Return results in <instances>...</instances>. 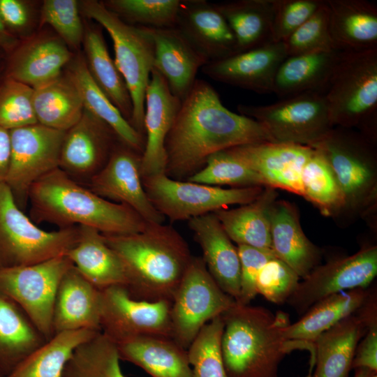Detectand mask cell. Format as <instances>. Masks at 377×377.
<instances>
[{
	"instance_id": "1",
	"label": "cell",
	"mask_w": 377,
	"mask_h": 377,
	"mask_svg": "<svg viewBox=\"0 0 377 377\" xmlns=\"http://www.w3.org/2000/svg\"><path fill=\"white\" fill-rule=\"evenodd\" d=\"M265 141L273 142L259 122L229 110L209 83L197 79L166 137L165 174L186 181L212 154Z\"/></svg>"
},
{
	"instance_id": "2",
	"label": "cell",
	"mask_w": 377,
	"mask_h": 377,
	"mask_svg": "<svg viewBox=\"0 0 377 377\" xmlns=\"http://www.w3.org/2000/svg\"><path fill=\"white\" fill-rule=\"evenodd\" d=\"M102 235L123 265L126 288L133 298L172 301L193 258L188 244L175 228L147 223L139 232Z\"/></svg>"
},
{
	"instance_id": "3",
	"label": "cell",
	"mask_w": 377,
	"mask_h": 377,
	"mask_svg": "<svg viewBox=\"0 0 377 377\" xmlns=\"http://www.w3.org/2000/svg\"><path fill=\"white\" fill-rule=\"evenodd\" d=\"M28 202L34 223L60 228L84 226L104 235H127L142 231L147 224L132 208L99 196L59 168L32 186Z\"/></svg>"
},
{
	"instance_id": "4",
	"label": "cell",
	"mask_w": 377,
	"mask_h": 377,
	"mask_svg": "<svg viewBox=\"0 0 377 377\" xmlns=\"http://www.w3.org/2000/svg\"><path fill=\"white\" fill-rule=\"evenodd\" d=\"M221 348L228 377H278L285 355L296 348L283 335L288 316L235 303L221 315Z\"/></svg>"
},
{
	"instance_id": "5",
	"label": "cell",
	"mask_w": 377,
	"mask_h": 377,
	"mask_svg": "<svg viewBox=\"0 0 377 377\" xmlns=\"http://www.w3.org/2000/svg\"><path fill=\"white\" fill-rule=\"evenodd\" d=\"M312 148L323 156L337 181L343 213H369L377 198L376 143L352 128L334 126Z\"/></svg>"
},
{
	"instance_id": "6",
	"label": "cell",
	"mask_w": 377,
	"mask_h": 377,
	"mask_svg": "<svg viewBox=\"0 0 377 377\" xmlns=\"http://www.w3.org/2000/svg\"><path fill=\"white\" fill-rule=\"evenodd\" d=\"M80 8L88 18L104 28L112 38L114 63L128 89L133 105L130 124L145 136V92L154 66L153 40L144 27L129 24L103 2L82 1Z\"/></svg>"
},
{
	"instance_id": "7",
	"label": "cell",
	"mask_w": 377,
	"mask_h": 377,
	"mask_svg": "<svg viewBox=\"0 0 377 377\" xmlns=\"http://www.w3.org/2000/svg\"><path fill=\"white\" fill-rule=\"evenodd\" d=\"M79 236V226L46 231L16 203L0 184V269L31 265L66 255Z\"/></svg>"
},
{
	"instance_id": "8",
	"label": "cell",
	"mask_w": 377,
	"mask_h": 377,
	"mask_svg": "<svg viewBox=\"0 0 377 377\" xmlns=\"http://www.w3.org/2000/svg\"><path fill=\"white\" fill-rule=\"evenodd\" d=\"M325 93L306 91L267 105L239 104L237 110L259 122L273 142L312 147L334 127Z\"/></svg>"
},
{
	"instance_id": "9",
	"label": "cell",
	"mask_w": 377,
	"mask_h": 377,
	"mask_svg": "<svg viewBox=\"0 0 377 377\" xmlns=\"http://www.w3.org/2000/svg\"><path fill=\"white\" fill-rule=\"evenodd\" d=\"M334 126L358 127L377 112V48L342 51L325 93Z\"/></svg>"
},
{
	"instance_id": "10",
	"label": "cell",
	"mask_w": 377,
	"mask_h": 377,
	"mask_svg": "<svg viewBox=\"0 0 377 377\" xmlns=\"http://www.w3.org/2000/svg\"><path fill=\"white\" fill-rule=\"evenodd\" d=\"M145 192L156 210L171 221L191 219L227 209L232 205H245L256 200L265 187L223 188L179 181L159 173L142 177Z\"/></svg>"
},
{
	"instance_id": "11",
	"label": "cell",
	"mask_w": 377,
	"mask_h": 377,
	"mask_svg": "<svg viewBox=\"0 0 377 377\" xmlns=\"http://www.w3.org/2000/svg\"><path fill=\"white\" fill-rule=\"evenodd\" d=\"M235 303L212 277L202 257L193 256L171 301V339L188 349L207 323Z\"/></svg>"
},
{
	"instance_id": "12",
	"label": "cell",
	"mask_w": 377,
	"mask_h": 377,
	"mask_svg": "<svg viewBox=\"0 0 377 377\" xmlns=\"http://www.w3.org/2000/svg\"><path fill=\"white\" fill-rule=\"evenodd\" d=\"M72 265L64 255L31 265L0 269V293L20 307L46 340L54 335L56 294Z\"/></svg>"
},
{
	"instance_id": "13",
	"label": "cell",
	"mask_w": 377,
	"mask_h": 377,
	"mask_svg": "<svg viewBox=\"0 0 377 377\" xmlns=\"http://www.w3.org/2000/svg\"><path fill=\"white\" fill-rule=\"evenodd\" d=\"M10 158L5 184L24 210L32 186L59 168L66 131L38 123L9 131Z\"/></svg>"
},
{
	"instance_id": "14",
	"label": "cell",
	"mask_w": 377,
	"mask_h": 377,
	"mask_svg": "<svg viewBox=\"0 0 377 377\" xmlns=\"http://www.w3.org/2000/svg\"><path fill=\"white\" fill-rule=\"evenodd\" d=\"M171 301L133 298L125 286L101 290V330L114 343L141 337L171 338Z\"/></svg>"
},
{
	"instance_id": "15",
	"label": "cell",
	"mask_w": 377,
	"mask_h": 377,
	"mask_svg": "<svg viewBox=\"0 0 377 377\" xmlns=\"http://www.w3.org/2000/svg\"><path fill=\"white\" fill-rule=\"evenodd\" d=\"M377 274V246H368L353 255L316 267L286 301L303 315L318 301L341 291L368 288Z\"/></svg>"
},
{
	"instance_id": "16",
	"label": "cell",
	"mask_w": 377,
	"mask_h": 377,
	"mask_svg": "<svg viewBox=\"0 0 377 377\" xmlns=\"http://www.w3.org/2000/svg\"><path fill=\"white\" fill-rule=\"evenodd\" d=\"M142 154L117 142L107 163L87 184L99 196L132 208L146 222L163 223L165 218L154 207L142 184Z\"/></svg>"
},
{
	"instance_id": "17",
	"label": "cell",
	"mask_w": 377,
	"mask_h": 377,
	"mask_svg": "<svg viewBox=\"0 0 377 377\" xmlns=\"http://www.w3.org/2000/svg\"><path fill=\"white\" fill-rule=\"evenodd\" d=\"M118 141L105 123L84 109L80 120L65 132L59 168L77 182L87 184L105 165Z\"/></svg>"
},
{
	"instance_id": "18",
	"label": "cell",
	"mask_w": 377,
	"mask_h": 377,
	"mask_svg": "<svg viewBox=\"0 0 377 377\" xmlns=\"http://www.w3.org/2000/svg\"><path fill=\"white\" fill-rule=\"evenodd\" d=\"M374 323L376 290L357 311L323 332L313 343L316 367L312 377H348L357 346Z\"/></svg>"
},
{
	"instance_id": "19",
	"label": "cell",
	"mask_w": 377,
	"mask_h": 377,
	"mask_svg": "<svg viewBox=\"0 0 377 377\" xmlns=\"http://www.w3.org/2000/svg\"><path fill=\"white\" fill-rule=\"evenodd\" d=\"M229 149L262 177L265 187L303 197L302 172L313 153L312 147L265 141Z\"/></svg>"
},
{
	"instance_id": "20",
	"label": "cell",
	"mask_w": 377,
	"mask_h": 377,
	"mask_svg": "<svg viewBox=\"0 0 377 377\" xmlns=\"http://www.w3.org/2000/svg\"><path fill=\"white\" fill-rule=\"evenodd\" d=\"M283 42H271L210 61L202 72L217 82L260 94L272 92L276 73L287 57Z\"/></svg>"
},
{
	"instance_id": "21",
	"label": "cell",
	"mask_w": 377,
	"mask_h": 377,
	"mask_svg": "<svg viewBox=\"0 0 377 377\" xmlns=\"http://www.w3.org/2000/svg\"><path fill=\"white\" fill-rule=\"evenodd\" d=\"M181 103L171 93L165 78L152 69L145 92V142L141 156L142 177L165 173V142Z\"/></svg>"
},
{
	"instance_id": "22",
	"label": "cell",
	"mask_w": 377,
	"mask_h": 377,
	"mask_svg": "<svg viewBox=\"0 0 377 377\" xmlns=\"http://www.w3.org/2000/svg\"><path fill=\"white\" fill-rule=\"evenodd\" d=\"M154 47L153 69L166 80L171 93L182 101L189 94L198 71L209 61L175 27H144Z\"/></svg>"
},
{
	"instance_id": "23",
	"label": "cell",
	"mask_w": 377,
	"mask_h": 377,
	"mask_svg": "<svg viewBox=\"0 0 377 377\" xmlns=\"http://www.w3.org/2000/svg\"><path fill=\"white\" fill-rule=\"evenodd\" d=\"M175 27L209 62L239 53L233 32L215 3L181 0Z\"/></svg>"
},
{
	"instance_id": "24",
	"label": "cell",
	"mask_w": 377,
	"mask_h": 377,
	"mask_svg": "<svg viewBox=\"0 0 377 377\" xmlns=\"http://www.w3.org/2000/svg\"><path fill=\"white\" fill-rule=\"evenodd\" d=\"M188 226L202 249V258L209 273L221 289L236 302L240 291L237 247L214 213L189 219Z\"/></svg>"
},
{
	"instance_id": "25",
	"label": "cell",
	"mask_w": 377,
	"mask_h": 377,
	"mask_svg": "<svg viewBox=\"0 0 377 377\" xmlns=\"http://www.w3.org/2000/svg\"><path fill=\"white\" fill-rule=\"evenodd\" d=\"M101 290L72 265L59 285L52 316L54 334L79 330L101 332Z\"/></svg>"
},
{
	"instance_id": "26",
	"label": "cell",
	"mask_w": 377,
	"mask_h": 377,
	"mask_svg": "<svg viewBox=\"0 0 377 377\" xmlns=\"http://www.w3.org/2000/svg\"><path fill=\"white\" fill-rule=\"evenodd\" d=\"M71 59V52L60 38H38L19 43L8 54L4 76L36 89L59 77Z\"/></svg>"
},
{
	"instance_id": "27",
	"label": "cell",
	"mask_w": 377,
	"mask_h": 377,
	"mask_svg": "<svg viewBox=\"0 0 377 377\" xmlns=\"http://www.w3.org/2000/svg\"><path fill=\"white\" fill-rule=\"evenodd\" d=\"M271 245L275 256L305 278L321 260V251L305 235L296 207L276 200L270 210Z\"/></svg>"
},
{
	"instance_id": "28",
	"label": "cell",
	"mask_w": 377,
	"mask_h": 377,
	"mask_svg": "<svg viewBox=\"0 0 377 377\" xmlns=\"http://www.w3.org/2000/svg\"><path fill=\"white\" fill-rule=\"evenodd\" d=\"M376 289L359 288L330 295L312 305L294 323L283 330L284 337L303 348L311 345L323 332L357 311Z\"/></svg>"
},
{
	"instance_id": "29",
	"label": "cell",
	"mask_w": 377,
	"mask_h": 377,
	"mask_svg": "<svg viewBox=\"0 0 377 377\" xmlns=\"http://www.w3.org/2000/svg\"><path fill=\"white\" fill-rule=\"evenodd\" d=\"M332 38L340 51L377 48V6L366 0H326Z\"/></svg>"
},
{
	"instance_id": "30",
	"label": "cell",
	"mask_w": 377,
	"mask_h": 377,
	"mask_svg": "<svg viewBox=\"0 0 377 377\" xmlns=\"http://www.w3.org/2000/svg\"><path fill=\"white\" fill-rule=\"evenodd\" d=\"M116 344L120 360L151 377H193L187 349L171 338L141 337Z\"/></svg>"
},
{
	"instance_id": "31",
	"label": "cell",
	"mask_w": 377,
	"mask_h": 377,
	"mask_svg": "<svg viewBox=\"0 0 377 377\" xmlns=\"http://www.w3.org/2000/svg\"><path fill=\"white\" fill-rule=\"evenodd\" d=\"M342 51H317L288 56L279 66L272 93L281 99L311 91H327Z\"/></svg>"
},
{
	"instance_id": "32",
	"label": "cell",
	"mask_w": 377,
	"mask_h": 377,
	"mask_svg": "<svg viewBox=\"0 0 377 377\" xmlns=\"http://www.w3.org/2000/svg\"><path fill=\"white\" fill-rule=\"evenodd\" d=\"M65 256L86 279L100 290L126 285L121 260L96 229L79 226L77 240Z\"/></svg>"
},
{
	"instance_id": "33",
	"label": "cell",
	"mask_w": 377,
	"mask_h": 377,
	"mask_svg": "<svg viewBox=\"0 0 377 377\" xmlns=\"http://www.w3.org/2000/svg\"><path fill=\"white\" fill-rule=\"evenodd\" d=\"M277 196L275 188L265 187L253 201L214 214L230 239L237 245L272 249L270 210Z\"/></svg>"
},
{
	"instance_id": "34",
	"label": "cell",
	"mask_w": 377,
	"mask_h": 377,
	"mask_svg": "<svg viewBox=\"0 0 377 377\" xmlns=\"http://www.w3.org/2000/svg\"><path fill=\"white\" fill-rule=\"evenodd\" d=\"M67 74L78 89L84 108L105 123L121 142L142 154L145 136L132 126L97 86L82 56L71 63Z\"/></svg>"
},
{
	"instance_id": "35",
	"label": "cell",
	"mask_w": 377,
	"mask_h": 377,
	"mask_svg": "<svg viewBox=\"0 0 377 377\" xmlns=\"http://www.w3.org/2000/svg\"><path fill=\"white\" fill-rule=\"evenodd\" d=\"M46 341L20 307L0 293V375L5 377Z\"/></svg>"
},
{
	"instance_id": "36",
	"label": "cell",
	"mask_w": 377,
	"mask_h": 377,
	"mask_svg": "<svg viewBox=\"0 0 377 377\" xmlns=\"http://www.w3.org/2000/svg\"><path fill=\"white\" fill-rule=\"evenodd\" d=\"M274 0L215 3L235 36L238 52L273 42Z\"/></svg>"
},
{
	"instance_id": "37",
	"label": "cell",
	"mask_w": 377,
	"mask_h": 377,
	"mask_svg": "<svg viewBox=\"0 0 377 377\" xmlns=\"http://www.w3.org/2000/svg\"><path fill=\"white\" fill-rule=\"evenodd\" d=\"M85 62L92 79L130 123L133 105L125 81L108 51L101 29H84L82 41Z\"/></svg>"
},
{
	"instance_id": "38",
	"label": "cell",
	"mask_w": 377,
	"mask_h": 377,
	"mask_svg": "<svg viewBox=\"0 0 377 377\" xmlns=\"http://www.w3.org/2000/svg\"><path fill=\"white\" fill-rule=\"evenodd\" d=\"M33 104L38 124L61 131L74 126L84 109L78 89L67 73L34 89Z\"/></svg>"
},
{
	"instance_id": "39",
	"label": "cell",
	"mask_w": 377,
	"mask_h": 377,
	"mask_svg": "<svg viewBox=\"0 0 377 377\" xmlns=\"http://www.w3.org/2000/svg\"><path fill=\"white\" fill-rule=\"evenodd\" d=\"M98 332L79 330L56 333L5 377H63L66 364L75 349Z\"/></svg>"
},
{
	"instance_id": "40",
	"label": "cell",
	"mask_w": 377,
	"mask_h": 377,
	"mask_svg": "<svg viewBox=\"0 0 377 377\" xmlns=\"http://www.w3.org/2000/svg\"><path fill=\"white\" fill-rule=\"evenodd\" d=\"M120 360L117 344L100 332L75 349L63 377H125Z\"/></svg>"
},
{
	"instance_id": "41",
	"label": "cell",
	"mask_w": 377,
	"mask_h": 377,
	"mask_svg": "<svg viewBox=\"0 0 377 377\" xmlns=\"http://www.w3.org/2000/svg\"><path fill=\"white\" fill-rule=\"evenodd\" d=\"M313 149L302 172L303 198L313 204L323 215L339 216L345 208L343 193L327 162L318 151Z\"/></svg>"
},
{
	"instance_id": "42",
	"label": "cell",
	"mask_w": 377,
	"mask_h": 377,
	"mask_svg": "<svg viewBox=\"0 0 377 377\" xmlns=\"http://www.w3.org/2000/svg\"><path fill=\"white\" fill-rule=\"evenodd\" d=\"M186 181L232 188L265 187L262 177L229 149L210 156L205 165Z\"/></svg>"
},
{
	"instance_id": "43",
	"label": "cell",
	"mask_w": 377,
	"mask_h": 377,
	"mask_svg": "<svg viewBox=\"0 0 377 377\" xmlns=\"http://www.w3.org/2000/svg\"><path fill=\"white\" fill-rule=\"evenodd\" d=\"M181 0H108L105 6L125 22L151 28L174 27Z\"/></svg>"
},
{
	"instance_id": "44",
	"label": "cell",
	"mask_w": 377,
	"mask_h": 377,
	"mask_svg": "<svg viewBox=\"0 0 377 377\" xmlns=\"http://www.w3.org/2000/svg\"><path fill=\"white\" fill-rule=\"evenodd\" d=\"M223 330L220 316L207 323L188 348L193 377H228L221 348Z\"/></svg>"
},
{
	"instance_id": "45",
	"label": "cell",
	"mask_w": 377,
	"mask_h": 377,
	"mask_svg": "<svg viewBox=\"0 0 377 377\" xmlns=\"http://www.w3.org/2000/svg\"><path fill=\"white\" fill-rule=\"evenodd\" d=\"M34 89L4 76L0 82V126L10 131L37 124Z\"/></svg>"
},
{
	"instance_id": "46",
	"label": "cell",
	"mask_w": 377,
	"mask_h": 377,
	"mask_svg": "<svg viewBox=\"0 0 377 377\" xmlns=\"http://www.w3.org/2000/svg\"><path fill=\"white\" fill-rule=\"evenodd\" d=\"M287 56L317 51L338 50L330 32L326 0L318 10L283 41Z\"/></svg>"
},
{
	"instance_id": "47",
	"label": "cell",
	"mask_w": 377,
	"mask_h": 377,
	"mask_svg": "<svg viewBox=\"0 0 377 377\" xmlns=\"http://www.w3.org/2000/svg\"><path fill=\"white\" fill-rule=\"evenodd\" d=\"M40 20L52 27L68 47L77 49L82 44L85 28L80 15V3L77 1H44Z\"/></svg>"
},
{
	"instance_id": "48",
	"label": "cell",
	"mask_w": 377,
	"mask_h": 377,
	"mask_svg": "<svg viewBox=\"0 0 377 377\" xmlns=\"http://www.w3.org/2000/svg\"><path fill=\"white\" fill-rule=\"evenodd\" d=\"M299 279L292 268L274 257L260 270L256 282V292L272 303L282 304L293 293Z\"/></svg>"
},
{
	"instance_id": "49",
	"label": "cell",
	"mask_w": 377,
	"mask_h": 377,
	"mask_svg": "<svg viewBox=\"0 0 377 377\" xmlns=\"http://www.w3.org/2000/svg\"><path fill=\"white\" fill-rule=\"evenodd\" d=\"M325 0H274L272 39L283 42L307 21Z\"/></svg>"
},
{
	"instance_id": "50",
	"label": "cell",
	"mask_w": 377,
	"mask_h": 377,
	"mask_svg": "<svg viewBox=\"0 0 377 377\" xmlns=\"http://www.w3.org/2000/svg\"><path fill=\"white\" fill-rule=\"evenodd\" d=\"M240 260V291L236 302L249 304L256 296V282L258 274L269 260L276 257L269 249H258L244 245H237Z\"/></svg>"
},
{
	"instance_id": "51",
	"label": "cell",
	"mask_w": 377,
	"mask_h": 377,
	"mask_svg": "<svg viewBox=\"0 0 377 377\" xmlns=\"http://www.w3.org/2000/svg\"><path fill=\"white\" fill-rule=\"evenodd\" d=\"M0 17L7 30L15 36L27 26L29 10L22 1L0 0Z\"/></svg>"
},
{
	"instance_id": "52",
	"label": "cell",
	"mask_w": 377,
	"mask_h": 377,
	"mask_svg": "<svg viewBox=\"0 0 377 377\" xmlns=\"http://www.w3.org/2000/svg\"><path fill=\"white\" fill-rule=\"evenodd\" d=\"M351 368H367L377 371V323L369 327L359 342Z\"/></svg>"
},
{
	"instance_id": "53",
	"label": "cell",
	"mask_w": 377,
	"mask_h": 377,
	"mask_svg": "<svg viewBox=\"0 0 377 377\" xmlns=\"http://www.w3.org/2000/svg\"><path fill=\"white\" fill-rule=\"evenodd\" d=\"M10 158L9 131L0 126V184L5 182Z\"/></svg>"
},
{
	"instance_id": "54",
	"label": "cell",
	"mask_w": 377,
	"mask_h": 377,
	"mask_svg": "<svg viewBox=\"0 0 377 377\" xmlns=\"http://www.w3.org/2000/svg\"><path fill=\"white\" fill-rule=\"evenodd\" d=\"M19 43L18 38L7 30L0 17V50L8 55Z\"/></svg>"
},
{
	"instance_id": "55",
	"label": "cell",
	"mask_w": 377,
	"mask_h": 377,
	"mask_svg": "<svg viewBox=\"0 0 377 377\" xmlns=\"http://www.w3.org/2000/svg\"><path fill=\"white\" fill-rule=\"evenodd\" d=\"M355 369L354 377H374L376 375V372L367 368H357Z\"/></svg>"
},
{
	"instance_id": "56",
	"label": "cell",
	"mask_w": 377,
	"mask_h": 377,
	"mask_svg": "<svg viewBox=\"0 0 377 377\" xmlns=\"http://www.w3.org/2000/svg\"><path fill=\"white\" fill-rule=\"evenodd\" d=\"M313 368L310 367L309 371V374H308V375H307L306 377H312V371H313Z\"/></svg>"
},
{
	"instance_id": "57",
	"label": "cell",
	"mask_w": 377,
	"mask_h": 377,
	"mask_svg": "<svg viewBox=\"0 0 377 377\" xmlns=\"http://www.w3.org/2000/svg\"><path fill=\"white\" fill-rule=\"evenodd\" d=\"M0 72H1V66H0Z\"/></svg>"
},
{
	"instance_id": "58",
	"label": "cell",
	"mask_w": 377,
	"mask_h": 377,
	"mask_svg": "<svg viewBox=\"0 0 377 377\" xmlns=\"http://www.w3.org/2000/svg\"><path fill=\"white\" fill-rule=\"evenodd\" d=\"M0 377H3V376L0 375Z\"/></svg>"
},
{
	"instance_id": "59",
	"label": "cell",
	"mask_w": 377,
	"mask_h": 377,
	"mask_svg": "<svg viewBox=\"0 0 377 377\" xmlns=\"http://www.w3.org/2000/svg\"><path fill=\"white\" fill-rule=\"evenodd\" d=\"M374 377H376V375L375 376H374Z\"/></svg>"
},
{
	"instance_id": "60",
	"label": "cell",
	"mask_w": 377,
	"mask_h": 377,
	"mask_svg": "<svg viewBox=\"0 0 377 377\" xmlns=\"http://www.w3.org/2000/svg\"><path fill=\"white\" fill-rule=\"evenodd\" d=\"M2 52L1 50H0V53Z\"/></svg>"
}]
</instances>
